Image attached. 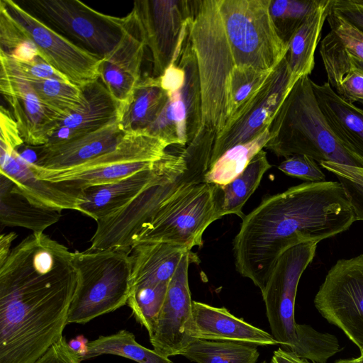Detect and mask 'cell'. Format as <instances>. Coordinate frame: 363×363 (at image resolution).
<instances>
[{
    "label": "cell",
    "instance_id": "obj_1",
    "mask_svg": "<svg viewBox=\"0 0 363 363\" xmlns=\"http://www.w3.org/2000/svg\"><path fill=\"white\" fill-rule=\"evenodd\" d=\"M77 284L73 252L33 233L0 266V363H35L63 336Z\"/></svg>",
    "mask_w": 363,
    "mask_h": 363
},
{
    "label": "cell",
    "instance_id": "obj_2",
    "mask_svg": "<svg viewBox=\"0 0 363 363\" xmlns=\"http://www.w3.org/2000/svg\"><path fill=\"white\" fill-rule=\"evenodd\" d=\"M355 214L339 182H304L264 198L242 218L233 241L237 271L262 292L280 255L300 243L347 230Z\"/></svg>",
    "mask_w": 363,
    "mask_h": 363
},
{
    "label": "cell",
    "instance_id": "obj_3",
    "mask_svg": "<svg viewBox=\"0 0 363 363\" xmlns=\"http://www.w3.org/2000/svg\"><path fill=\"white\" fill-rule=\"evenodd\" d=\"M265 148L278 157L304 155L319 163L363 167V160L347 150L330 129L316 99L312 80L300 77L278 109Z\"/></svg>",
    "mask_w": 363,
    "mask_h": 363
},
{
    "label": "cell",
    "instance_id": "obj_4",
    "mask_svg": "<svg viewBox=\"0 0 363 363\" xmlns=\"http://www.w3.org/2000/svg\"><path fill=\"white\" fill-rule=\"evenodd\" d=\"M189 34L199 74L203 126L218 136L228 119V90L236 66L218 0H196L194 16L189 22Z\"/></svg>",
    "mask_w": 363,
    "mask_h": 363
},
{
    "label": "cell",
    "instance_id": "obj_5",
    "mask_svg": "<svg viewBox=\"0 0 363 363\" xmlns=\"http://www.w3.org/2000/svg\"><path fill=\"white\" fill-rule=\"evenodd\" d=\"M130 249L73 252L77 284L67 323H86L127 303L131 289Z\"/></svg>",
    "mask_w": 363,
    "mask_h": 363
},
{
    "label": "cell",
    "instance_id": "obj_6",
    "mask_svg": "<svg viewBox=\"0 0 363 363\" xmlns=\"http://www.w3.org/2000/svg\"><path fill=\"white\" fill-rule=\"evenodd\" d=\"M207 171L203 162L186 158L184 164L148 186L125 207L96 220L89 249L131 248L143 226L160 208L179 192L204 182Z\"/></svg>",
    "mask_w": 363,
    "mask_h": 363
},
{
    "label": "cell",
    "instance_id": "obj_7",
    "mask_svg": "<svg viewBox=\"0 0 363 363\" xmlns=\"http://www.w3.org/2000/svg\"><path fill=\"white\" fill-rule=\"evenodd\" d=\"M271 0H218L227 40L236 66L273 70L289 46L278 35L269 13Z\"/></svg>",
    "mask_w": 363,
    "mask_h": 363
},
{
    "label": "cell",
    "instance_id": "obj_8",
    "mask_svg": "<svg viewBox=\"0 0 363 363\" xmlns=\"http://www.w3.org/2000/svg\"><path fill=\"white\" fill-rule=\"evenodd\" d=\"M20 43L31 42L38 55L71 84L82 88L99 79L102 59L54 30L13 0H1Z\"/></svg>",
    "mask_w": 363,
    "mask_h": 363
},
{
    "label": "cell",
    "instance_id": "obj_9",
    "mask_svg": "<svg viewBox=\"0 0 363 363\" xmlns=\"http://www.w3.org/2000/svg\"><path fill=\"white\" fill-rule=\"evenodd\" d=\"M220 219L216 206V184L205 182L177 194L145 224L133 245L159 242L191 250L203 245L205 230Z\"/></svg>",
    "mask_w": 363,
    "mask_h": 363
},
{
    "label": "cell",
    "instance_id": "obj_10",
    "mask_svg": "<svg viewBox=\"0 0 363 363\" xmlns=\"http://www.w3.org/2000/svg\"><path fill=\"white\" fill-rule=\"evenodd\" d=\"M196 1H135L130 12L140 38L150 51L152 74L162 76L179 56Z\"/></svg>",
    "mask_w": 363,
    "mask_h": 363
},
{
    "label": "cell",
    "instance_id": "obj_11",
    "mask_svg": "<svg viewBox=\"0 0 363 363\" xmlns=\"http://www.w3.org/2000/svg\"><path fill=\"white\" fill-rule=\"evenodd\" d=\"M318 242H306L284 251L262 292L272 335L281 347L294 352L297 345L294 308L301 277L313 259Z\"/></svg>",
    "mask_w": 363,
    "mask_h": 363
},
{
    "label": "cell",
    "instance_id": "obj_12",
    "mask_svg": "<svg viewBox=\"0 0 363 363\" xmlns=\"http://www.w3.org/2000/svg\"><path fill=\"white\" fill-rule=\"evenodd\" d=\"M314 305L363 350V254L335 262L320 286Z\"/></svg>",
    "mask_w": 363,
    "mask_h": 363
},
{
    "label": "cell",
    "instance_id": "obj_13",
    "mask_svg": "<svg viewBox=\"0 0 363 363\" xmlns=\"http://www.w3.org/2000/svg\"><path fill=\"white\" fill-rule=\"evenodd\" d=\"M177 62L185 72V82L180 89L168 94L161 113L143 133L162 140L169 146L183 147L203 127L200 79L189 24Z\"/></svg>",
    "mask_w": 363,
    "mask_h": 363
},
{
    "label": "cell",
    "instance_id": "obj_14",
    "mask_svg": "<svg viewBox=\"0 0 363 363\" xmlns=\"http://www.w3.org/2000/svg\"><path fill=\"white\" fill-rule=\"evenodd\" d=\"M31 10L101 59L120 41L124 17L99 12L77 0H30Z\"/></svg>",
    "mask_w": 363,
    "mask_h": 363
},
{
    "label": "cell",
    "instance_id": "obj_15",
    "mask_svg": "<svg viewBox=\"0 0 363 363\" xmlns=\"http://www.w3.org/2000/svg\"><path fill=\"white\" fill-rule=\"evenodd\" d=\"M294 84L285 56L255 97L216 137L210 165L231 147L252 140L269 129Z\"/></svg>",
    "mask_w": 363,
    "mask_h": 363
},
{
    "label": "cell",
    "instance_id": "obj_16",
    "mask_svg": "<svg viewBox=\"0 0 363 363\" xmlns=\"http://www.w3.org/2000/svg\"><path fill=\"white\" fill-rule=\"evenodd\" d=\"M198 256L189 251L183 257L168 284L164 303L149 335L153 350L161 356L178 355L194 338L187 334L192 315V300L188 270L191 263H199Z\"/></svg>",
    "mask_w": 363,
    "mask_h": 363
},
{
    "label": "cell",
    "instance_id": "obj_17",
    "mask_svg": "<svg viewBox=\"0 0 363 363\" xmlns=\"http://www.w3.org/2000/svg\"><path fill=\"white\" fill-rule=\"evenodd\" d=\"M183 149L178 154L166 151L150 169L139 171L116 182L82 189L77 211L96 221L111 216L128 205L148 186L184 164Z\"/></svg>",
    "mask_w": 363,
    "mask_h": 363
},
{
    "label": "cell",
    "instance_id": "obj_18",
    "mask_svg": "<svg viewBox=\"0 0 363 363\" xmlns=\"http://www.w3.org/2000/svg\"><path fill=\"white\" fill-rule=\"evenodd\" d=\"M0 91L24 143L36 147L47 144L61 119L41 103L30 84L1 65Z\"/></svg>",
    "mask_w": 363,
    "mask_h": 363
},
{
    "label": "cell",
    "instance_id": "obj_19",
    "mask_svg": "<svg viewBox=\"0 0 363 363\" xmlns=\"http://www.w3.org/2000/svg\"><path fill=\"white\" fill-rule=\"evenodd\" d=\"M0 174L12 182V189L34 204L54 210H78L82 190L39 179L32 162L17 149L0 144Z\"/></svg>",
    "mask_w": 363,
    "mask_h": 363
},
{
    "label": "cell",
    "instance_id": "obj_20",
    "mask_svg": "<svg viewBox=\"0 0 363 363\" xmlns=\"http://www.w3.org/2000/svg\"><path fill=\"white\" fill-rule=\"evenodd\" d=\"M123 35L113 50L102 59L99 79L118 106L129 101L142 77L140 69L145 44L130 13L124 17Z\"/></svg>",
    "mask_w": 363,
    "mask_h": 363
},
{
    "label": "cell",
    "instance_id": "obj_21",
    "mask_svg": "<svg viewBox=\"0 0 363 363\" xmlns=\"http://www.w3.org/2000/svg\"><path fill=\"white\" fill-rule=\"evenodd\" d=\"M125 134L116 120L95 131L40 146L33 164L48 170L74 168L114 149Z\"/></svg>",
    "mask_w": 363,
    "mask_h": 363
},
{
    "label": "cell",
    "instance_id": "obj_22",
    "mask_svg": "<svg viewBox=\"0 0 363 363\" xmlns=\"http://www.w3.org/2000/svg\"><path fill=\"white\" fill-rule=\"evenodd\" d=\"M187 334L191 338L230 341L255 346L279 345L272 334L233 315L224 307L192 301Z\"/></svg>",
    "mask_w": 363,
    "mask_h": 363
},
{
    "label": "cell",
    "instance_id": "obj_23",
    "mask_svg": "<svg viewBox=\"0 0 363 363\" xmlns=\"http://www.w3.org/2000/svg\"><path fill=\"white\" fill-rule=\"evenodd\" d=\"M81 89L84 104L60 121L48 143L84 135L118 120V106L100 79Z\"/></svg>",
    "mask_w": 363,
    "mask_h": 363
},
{
    "label": "cell",
    "instance_id": "obj_24",
    "mask_svg": "<svg viewBox=\"0 0 363 363\" xmlns=\"http://www.w3.org/2000/svg\"><path fill=\"white\" fill-rule=\"evenodd\" d=\"M318 104L333 133L350 152L363 160V108L340 98L328 82L312 81Z\"/></svg>",
    "mask_w": 363,
    "mask_h": 363
},
{
    "label": "cell",
    "instance_id": "obj_25",
    "mask_svg": "<svg viewBox=\"0 0 363 363\" xmlns=\"http://www.w3.org/2000/svg\"><path fill=\"white\" fill-rule=\"evenodd\" d=\"M130 250L133 262L131 286L169 283L183 257L191 250L159 242L138 243Z\"/></svg>",
    "mask_w": 363,
    "mask_h": 363
},
{
    "label": "cell",
    "instance_id": "obj_26",
    "mask_svg": "<svg viewBox=\"0 0 363 363\" xmlns=\"http://www.w3.org/2000/svg\"><path fill=\"white\" fill-rule=\"evenodd\" d=\"M167 100L160 77H142L128 103L118 110L121 128L125 133H143L160 116Z\"/></svg>",
    "mask_w": 363,
    "mask_h": 363
},
{
    "label": "cell",
    "instance_id": "obj_27",
    "mask_svg": "<svg viewBox=\"0 0 363 363\" xmlns=\"http://www.w3.org/2000/svg\"><path fill=\"white\" fill-rule=\"evenodd\" d=\"M61 211L43 208L12 189V182L0 174V223L43 233L62 217Z\"/></svg>",
    "mask_w": 363,
    "mask_h": 363
},
{
    "label": "cell",
    "instance_id": "obj_28",
    "mask_svg": "<svg viewBox=\"0 0 363 363\" xmlns=\"http://www.w3.org/2000/svg\"><path fill=\"white\" fill-rule=\"evenodd\" d=\"M330 3L331 0H319L290 40L286 57L295 83L300 77L308 76L314 68L315 51Z\"/></svg>",
    "mask_w": 363,
    "mask_h": 363
},
{
    "label": "cell",
    "instance_id": "obj_29",
    "mask_svg": "<svg viewBox=\"0 0 363 363\" xmlns=\"http://www.w3.org/2000/svg\"><path fill=\"white\" fill-rule=\"evenodd\" d=\"M320 53L328 82L335 93L351 104L363 100V72L350 64L345 48L332 31L321 41Z\"/></svg>",
    "mask_w": 363,
    "mask_h": 363
},
{
    "label": "cell",
    "instance_id": "obj_30",
    "mask_svg": "<svg viewBox=\"0 0 363 363\" xmlns=\"http://www.w3.org/2000/svg\"><path fill=\"white\" fill-rule=\"evenodd\" d=\"M156 162L116 163L77 171L43 169L37 167L33 163L32 167L35 175L40 179L61 183L82 190L116 182L139 171L150 169Z\"/></svg>",
    "mask_w": 363,
    "mask_h": 363
},
{
    "label": "cell",
    "instance_id": "obj_31",
    "mask_svg": "<svg viewBox=\"0 0 363 363\" xmlns=\"http://www.w3.org/2000/svg\"><path fill=\"white\" fill-rule=\"evenodd\" d=\"M271 167L267 153L260 150L244 171L223 186L216 185L218 216L235 214L243 218L242 207L259 186L264 173Z\"/></svg>",
    "mask_w": 363,
    "mask_h": 363
},
{
    "label": "cell",
    "instance_id": "obj_32",
    "mask_svg": "<svg viewBox=\"0 0 363 363\" xmlns=\"http://www.w3.org/2000/svg\"><path fill=\"white\" fill-rule=\"evenodd\" d=\"M181 355L196 363H257V346L237 342L194 338Z\"/></svg>",
    "mask_w": 363,
    "mask_h": 363
},
{
    "label": "cell",
    "instance_id": "obj_33",
    "mask_svg": "<svg viewBox=\"0 0 363 363\" xmlns=\"http://www.w3.org/2000/svg\"><path fill=\"white\" fill-rule=\"evenodd\" d=\"M272 138L267 129L254 140L231 147L209 166L204 182L218 186L230 182L244 171Z\"/></svg>",
    "mask_w": 363,
    "mask_h": 363
},
{
    "label": "cell",
    "instance_id": "obj_34",
    "mask_svg": "<svg viewBox=\"0 0 363 363\" xmlns=\"http://www.w3.org/2000/svg\"><path fill=\"white\" fill-rule=\"evenodd\" d=\"M101 354L118 355L138 363H173L168 357L140 345L135 335L126 330L109 335H101L89 342L87 351L81 361Z\"/></svg>",
    "mask_w": 363,
    "mask_h": 363
},
{
    "label": "cell",
    "instance_id": "obj_35",
    "mask_svg": "<svg viewBox=\"0 0 363 363\" xmlns=\"http://www.w3.org/2000/svg\"><path fill=\"white\" fill-rule=\"evenodd\" d=\"M28 82L41 103L61 120L80 108L85 101L82 90L62 79Z\"/></svg>",
    "mask_w": 363,
    "mask_h": 363
},
{
    "label": "cell",
    "instance_id": "obj_36",
    "mask_svg": "<svg viewBox=\"0 0 363 363\" xmlns=\"http://www.w3.org/2000/svg\"><path fill=\"white\" fill-rule=\"evenodd\" d=\"M272 71L259 70L250 66L234 67L228 90V119L225 126L255 97Z\"/></svg>",
    "mask_w": 363,
    "mask_h": 363
},
{
    "label": "cell",
    "instance_id": "obj_37",
    "mask_svg": "<svg viewBox=\"0 0 363 363\" xmlns=\"http://www.w3.org/2000/svg\"><path fill=\"white\" fill-rule=\"evenodd\" d=\"M169 283L131 286L127 302L137 321L150 335L164 303Z\"/></svg>",
    "mask_w": 363,
    "mask_h": 363
},
{
    "label": "cell",
    "instance_id": "obj_38",
    "mask_svg": "<svg viewBox=\"0 0 363 363\" xmlns=\"http://www.w3.org/2000/svg\"><path fill=\"white\" fill-rule=\"evenodd\" d=\"M319 0H271L269 13L277 33L289 46L295 32Z\"/></svg>",
    "mask_w": 363,
    "mask_h": 363
},
{
    "label": "cell",
    "instance_id": "obj_39",
    "mask_svg": "<svg viewBox=\"0 0 363 363\" xmlns=\"http://www.w3.org/2000/svg\"><path fill=\"white\" fill-rule=\"evenodd\" d=\"M296 335L297 345L293 352L301 358L315 363H326L340 351L335 335L319 332L311 325L297 323Z\"/></svg>",
    "mask_w": 363,
    "mask_h": 363
},
{
    "label": "cell",
    "instance_id": "obj_40",
    "mask_svg": "<svg viewBox=\"0 0 363 363\" xmlns=\"http://www.w3.org/2000/svg\"><path fill=\"white\" fill-rule=\"evenodd\" d=\"M0 64L28 82L46 79H64L39 56L31 60H18L0 50Z\"/></svg>",
    "mask_w": 363,
    "mask_h": 363
},
{
    "label": "cell",
    "instance_id": "obj_41",
    "mask_svg": "<svg viewBox=\"0 0 363 363\" xmlns=\"http://www.w3.org/2000/svg\"><path fill=\"white\" fill-rule=\"evenodd\" d=\"M326 20L345 50L363 60V33L329 9Z\"/></svg>",
    "mask_w": 363,
    "mask_h": 363
},
{
    "label": "cell",
    "instance_id": "obj_42",
    "mask_svg": "<svg viewBox=\"0 0 363 363\" xmlns=\"http://www.w3.org/2000/svg\"><path fill=\"white\" fill-rule=\"evenodd\" d=\"M284 174L306 180L308 182L325 181V175L316 162L304 155H295L286 157L278 166Z\"/></svg>",
    "mask_w": 363,
    "mask_h": 363
},
{
    "label": "cell",
    "instance_id": "obj_43",
    "mask_svg": "<svg viewBox=\"0 0 363 363\" xmlns=\"http://www.w3.org/2000/svg\"><path fill=\"white\" fill-rule=\"evenodd\" d=\"M330 10L363 33V0H331Z\"/></svg>",
    "mask_w": 363,
    "mask_h": 363
},
{
    "label": "cell",
    "instance_id": "obj_44",
    "mask_svg": "<svg viewBox=\"0 0 363 363\" xmlns=\"http://www.w3.org/2000/svg\"><path fill=\"white\" fill-rule=\"evenodd\" d=\"M79 356L63 337L54 344L35 363H80Z\"/></svg>",
    "mask_w": 363,
    "mask_h": 363
},
{
    "label": "cell",
    "instance_id": "obj_45",
    "mask_svg": "<svg viewBox=\"0 0 363 363\" xmlns=\"http://www.w3.org/2000/svg\"><path fill=\"white\" fill-rule=\"evenodd\" d=\"M337 177L346 192L356 220H363V185L341 177Z\"/></svg>",
    "mask_w": 363,
    "mask_h": 363
},
{
    "label": "cell",
    "instance_id": "obj_46",
    "mask_svg": "<svg viewBox=\"0 0 363 363\" xmlns=\"http://www.w3.org/2000/svg\"><path fill=\"white\" fill-rule=\"evenodd\" d=\"M319 164L321 167L336 177H341L363 185V167L348 166L331 162H322Z\"/></svg>",
    "mask_w": 363,
    "mask_h": 363
},
{
    "label": "cell",
    "instance_id": "obj_47",
    "mask_svg": "<svg viewBox=\"0 0 363 363\" xmlns=\"http://www.w3.org/2000/svg\"><path fill=\"white\" fill-rule=\"evenodd\" d=\"M270 363H311L308 359L301 358L293 352L286 350L281 347L275 350ZM315 363V362H313Z\"/></svg>",
    "mask_w": 363,
    "mask_h": 363
},
{
    "label": "cell",
    "instance_id": "obj_48",
    "mask_svg": "<svg viewBox=\"0 0 363 363\" xmlns=\"http://www.w3.org/2000/svg\"><path fill=\"white\" fill-rule=\"evenodd\" d=\"M17 235L14 232L0 235V266L4 263L11 253V245L16 238Z\"/></svg>",
    "mask_w": 363,
    "mask_h": 363
},
{
    "label": "cell",
    "instance_id": "obj_49",
    "mask_svg": "<svg viewBox=\"0 0 363 363\" xmlns=\"http://www.w3.org/2000/svg\"><path fill=\"white\" fill-rule=\"evenodd\" d=\"M88 342H87L86 339L84 336L79 335L75 339L71 340L68 344L71 349L79 356L81 360V358L87 351Z\"/></svg>",
    "mask_w": 363,
    "mask_h": 363
},
{
    "label": "cell",
    "instance_id": "obj_50",
    "mask_svg": "<svg viewBox=\"0 0 363 363\" xmlns=\"http://www.w3.org/2000/svg\"><path fill=\"white\" fill-rule=\"evenodd\" d=\"M346 53H347V59H348L350 64L352 66H353L354 67H355L356 69H357L359 71H361L362 72H363V60L350 55L347 51H346Z\"/></svg>",
    "mask_w": 363,
    "mask_h": 363
},
{
    "label": "cell",
    "instance_id": "obj_51",
    "mask_svg": "<svg viewBox=\"0 0 363 363\" xmlns=\"http://www.w3.org/2000/svg\"><path fill=\"white\" fill-rule=\"evenodd\" d=\"M335 363H363L359 357L351 359H342L337 360Z\"/></svg>",
    "mask_w": 363,
    "mask_h": 363
},
{
    "label": "cell",
    "instance_id": "obj_52",
    "mask_svg": "<svg viewBox=\"0 0 363 363\" xmlns=\"http://www.w3.org/2000/svg\"><path fill=\"white\" fill-rule=\"evenodd\" d=\"M359 359L363 362V350L360 351Z\"/></svg>",
    "mask_w": 363,
    "mask_h": 363
},
{
    "label": "cell",
    "instance_id": "obj_53",
    "mask_svg": "<svg viewBox=\"0 0 363 363\" xmlns=\"http://www.w3.org/2000/svg\"><path fill=\"white\" fill-rule=\"evenodd\" d=\"M260 363H268L267 361L264 360V361H262Z\"/></svg>",
    "mask_w": 363,
    "mask_h": 363
},
{
    "label": "cell",
    "instance_id": "obj_54",
    "mask_svg": "<svg viewBox=\"0 0 363 363\" xmlns=\"http://www.w3.org/2000/svg\"><path fill=\"white\" fill-rule=\"evenodd\" d=\"M362 106H363V103H362Z\"/></svg>",
    "mask_w": 363,
    "mask_h": 363
}]
</instances>
